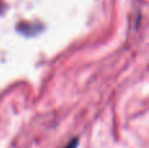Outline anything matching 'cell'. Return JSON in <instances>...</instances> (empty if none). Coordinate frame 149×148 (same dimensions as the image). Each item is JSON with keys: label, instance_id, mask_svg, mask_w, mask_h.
I'll return each instance as SVG.
<instances>
[{"label": "cell", "instance_id": "obj_2", "mask_svg": "<svg viewBox=\"0 0 149 148\" xmlns=\"http://www.w3.org/2000/svg\"><path fill=\"white\" fill-rule=\"evenodd\" d=\"M0 10H1V5H0Z\"/></svg>", "mask_w": 149, "mask_h": 148}, {"label": "cell", "instance_id": "obj_1", "mask_svg": "<svg viewBox=\"0 0 149 148\" xmlns=\"http://www.w3.org/2000/svg\"><path fill=\"white\" fill-rule=\"evenodd\" d=\"M77 146H79V139L76 138V139H72V140L67 144V147H64V148H77Z\"/></svg>", "mask_w": 149, "mask_h": 148}]
</instances>
